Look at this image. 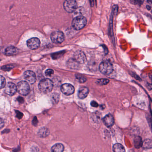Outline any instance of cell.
I'll return each instance as SVG.
<instances>
[{
    "label": "cell",
    "instance_id": "6da1fadb",
    "mask_svg": "<svg viewBox=\"0 0 152 152\" xmlns=\"http://www.w3.org/2000/svg\"><path fill=\"white\" fill-rule=\"evenodd\" d=\"M53 82L49 79H45L42 80L39 84L40 90L43 93H48L50 92L53 89Z\"/></svg>",
    "mask_w": 152,
    "mask_h": 152
},
{
    "label": "cell",
    "instance_id": "7a4b0ae2",
    "mask_svg": "<svg viewBox=\"0 0 152 152\" xmlns=\"http://www.w3.org/2000/svg\"><path fill=\"white\" fill-rule=\"evenodd\" d=\"M87 23V19L82 16H79L74 18L72 26L75 30H80L84 28Z\"/></svg>",
    "mask_w": 152,
    "mask_h": 152
},
{
    "label": "cell",
    "instance_id": "3957f363",
    "mask_svg": "<svg viewBox=\"0 0 152 152\" xmlns=\"http://www.w3.org/2000/svg\"><path fill=\"white\" fill-rule=\"evenodd\" d=\"M17 91L18 93L23 96H27L30 91V87L27 82L22 81L18 83Z\"/></svg>",
    "mask_w": 152,
    "mask_h": 152
},
{
    "label": "cell",
    "instance_id": "277c9868",
    "mask_svg": "<svg viewBox=\"0 0 152 152\" xmlns=\"http://www.w3.org/2000/svg\"><path fill=\"white\" fill-rule=\"evenodd\" d=\"M99 70L103 74L108 75L113 72V65L109 61H105L101 62L99 64Z\"/></svg>",
    "mask_w": 152,
    "mask_h": 152
},
{
    "label": "cell",
    "instance_id": "5b68a950",
    "mask_svg": "<svg viewBox=\"0 0 152 152\" xmlns=\"http://www.w3.org/2000/svg\"><path fill=\"white\" fill-rule=\"evenodd\" d=\"M76 0H66L64 3V7L66 11L69 13L74 12L77 8Z\"/></svg>",
    "mask_w": 152,
    "mask_h": 152
},
{
    "label": "cell",
    "instance_id": "8992f818",
    "mask_svg": "<svg viewBox=\"0 0 152 152\" xmlns=\"http://www.w3.org/2000/svg\"><path fill=\"white\" fill-rule=\"evenodd\" d=\"M50 38L52 42L56 44H60L64 41L65 36L62 31H56L51 34Z\"/></svg>",
    "mask_w": 152,
    "mask_h": 152
},
{
    "label": "cell",
    "instance_id": "52a82bcc",
    "mask_svg": "<svg viewBox=\"0 0 152 152\" xmlns=\"http://www.w3.org/2000/svg\"><path fill=\"white\" fill-rule=\"evenodd\" d=\"M61 90L64 95L70 96L74 93L75 88L72 84L65 83L61 86Z\"/></svg>",
    "mask_w": 152,
    "mask_h": 152
},
{
    "label": "cell",
    "instance_id": "ba28073f",
    "mask_svg": "<svg viewBox=\"0 0 152 152\" xmlns=\"http://www.w3.org/2000/svg\"><path fill=\"white\" fill-rule=\"evenodd\" d=\"M27 45L30 49H37L40 45V41L38 38H32L27 41Z\"/></svg>",
    "mask_w": 152,
    "mask_h": 152
},
{
    "label": "cell",
    "instance_id": "9c48e42d",
    "mask_svg": "<svg viewBox=\"0 0 152 152\" xmlns=\"http://www.w3.org/2000/svg\"><path fill=\"white\" fill-rule=\"evenodd\" d=\"M5 87V92L9 96H13L17 91L16 85L13 83L9 82Z\"/></svg>",
    "mask_w": 152,
    "mask_h": 152
},
{
    "label": "cell",
    "instance_id": "30bf717a",
    "mask_svg": "<svg viewBox=\"0 0 152 152\" xmlns=\"http://www.w3.org/2000/svg\"><path fill=\"white\" fill-rule=\"evenodd\" d=\"M73 58L79 64H84L87 60L85 54L80 50H78L75 53Z\"/></svg>",
    "mask_w": 152,
    "mask_h": 152
},
{
    "label": "cell",
    "instance_id": "8fae6325",
    "mask_svg": "<svg viewBox=\"0 0 152 152\" xmlns=\"http://www.w3.org/2000/svg\"><path fill=\"white\" fill-rule=\"evenodd\" d=\"M24 76L26 80L31 84H33L36 82V75L32 71H26L24 74Z\"/></svg>",
    "mask_w": 152,
    "mask_h": 152
},
{
    "label": "cell",
    "instance_id": "7c38bea8",
    "mask_svg": "<svg viewBox=\"0 0 152 152\" xmlns=\"http://www.w3.org/2000/svg\"><path fill=\"white\" fill-rule=\"evenodd\" d=\"M103 121L106 126L107 127H111L114 123V119L112 115L108 114L103 118Z\"/></svg>",
    "mask_w": 152,
    "mask_h": 152
},
{
    "label": "cell",
    "instance_id": "4fadbf2b",
    "mask_svg": "<svg viewBox=\"0 0 152 152\" xmlns=\"http://www.w3.org/2000/svg\"><path fill=\"white\" fill-rule=\"evenodd\" d=\"M89 93V90L86 87H81L78 91V97L81 99L85 98L88 96Z\"/></svg>",
    "mask_w": 152,
    "mask_h": 152
},
{
    "label": "cell",
    "instance_id": "5bb4252c",
    "mask_svg": "<svg viewBox=\"0 0 152 152\" xmlns=\"http://www.w3.org/2000/svg\"><path fill=\"white\" fill-rule=\"evenodd\" d=\"M18 52V50L15 47L10 46L8 47L5 50V55L8 56H14Z\"/></svg>",
    "mask_w": 152,
    "mask_h": 152
},
{
    "label": "cell",
    "instance_id": "9a60e30c",
    "mask_svg": "<svg viewBox=\"0 0 152 152\" xmlns=\"http://www.w3.org/2000/svg\"><path fill=\"white\" fill-rule=\"evenodd\" d=\"M64 147L61 143L55 144L51 148V151L53 152H62L64 151Z\"/></svg>",
    "mask_w": 152,
    "mask_h": 152
},
{
    "label": "cell",
    "instance_id": "2e32d148",
    "mask_svg": "<svg viewBox=\"0 0 152 152\" xmlns=\"http://www.w3.org/2000/svg\"><path fill=\"white\" fill-rule=\"evenodd\" d=\"M142 139L139 136H136L134 139V146L136 148H139L142 145Z\"/></svg>",
    "mask_w": 152,
    "mask_h": 152
},
{
    "label": "cell",
    "instance_id": "e0dca14e",
    "mask_svg": "<svg viewBox=\"0 0 152 152\" xmlns=\"http://www.w3.org/2000/svg\"><path fill=\"white\" fill-rule=\"evenodd\" d=\"M113 151L115 152H125V150L121 144L117 143L114 145L113 147Z\"/></svg>",
    "mask_w": 152,
    "mask_h": 152
},
{
    "label": "cell",
    "instance_id": "ac0fdd59",
    "mask_svg": "<svg viewBox=\"0 0 152 152\" xmlns=\"http://www.w3.org/2000/svg\"><path fill=\"white\" fill-rule=\"evenodd\" d=\"M67 64L70 68L75 69V68H77L80 64L77 63L74 58H72L68 61Z\"/></svg>",
    "mask_w": 152,
    "mask_h": 152
},
{
    "label": "cell",
    "instance_id": "d6986e66",
    "mask_svg": "<svg viewBox=\"0 0 152 152\" xmlns=\"http://www.w3.org/2000/svg\"><path fill=\"white\" fill-rule=\"evenodd\" d=\"M49 131L47 128H42L39 130V135L41 137H45L48 136L49 134Z\"/></svg>",
    "mask_w": 152,
    "mask_h": 152
},
{
    "label": "cell",
    "instance_id": "ffe728a7",
    "mask_svg": "<svg viewBox=\"0 0 152 152\" xmlns=\"http://www.w3.org/2000/svg\"><path fill=\"white\" fill-rule=\"evenodd\" d=\"M142 146L144 148H147V149H149V148H152V141L149 139H147L143 142Z\"/></svg>",
    "mask_w": 152,
    "mask_h": 152
},
{
    "label": "cell",
    "instance_id": "44dd1931",
    "mask_svg": "<svg viewBox=\"0 0 152 152\" xmlns=\"http://www.w3.org/2000/svg\"><path fill=\"white\" fill-rule=\"evenodd\" d=\"M59 100V94L57 93H54L51 96V101L53 104H56L58 103Z\"/></svg>",
    "mask_w": 152,
    "mask_h": 152
},
{
    "label": "cell",
    "instance_id": "7402d4cb",
    "mask_svg": "<svg viewBox=\"0 0 152 152\" xmlns=\"http://www.w3.org/2000/svg\"><path fill=\"white\" fill-rule=\"evenodd\" d=\"M109 80L107 79H102L98 80L96 81L97 84L100 85H106L109 83Z\"/></svg>",
    "mask_w": 152,
    "mask_h": 152
},
{
    "label": "cell",
    "instance_id": "603a6c76",
    "mask_svg": "<svg viewBox=\"0 0 152 152\" xmlns=\"http://www.w3.org/2000/svg\"><path fill=\"white\" fill-rule=\"evenodd\" d=\"M6 85V80L5 77L0 75V88H3Z\"/></svg>",
    "mask_w": 152,
    "mask_h": 152
},
{
    "label": "cell",
    "instance_id": "cb8c5ba5",
    "mask_svg": "<svg viewBox=\"0 0 152 152\" xmlns=\"http://www.w3.org/2000/svg\"><path fill=\"white\" fill-rule=\"evenodd\" d=\"M76 78L77 80H78V81L80 83H83L85 82L86 80H87V79H86L85 77L81 76V75H76Z\"/></svg>",
    "mask_w": 152,
    "mask_h": 152
},
{
    "label": "cell",
    "instance_id": "d4e9b609",
    "mask_svg": "<svg viewBox=\"0 0 152 152\" xmlns=\"http://www.w3.org/2000/svg\"><path fill=\"white\" fill-rule=\"evenodd\" d=\"M54 71L52 70V69H48V70H46V72H45V74H46L47 76H51L52 75L54 74Z\"/></svg>",
    "mask_w": 152,
    "mask_h": 152
},
{
    "label": "cell",
    "instance_id": "484cf974",
    "mask_svg": "<svg viewBox=\"0 0 152 152\" xmlns=\"http://www.w3.org/2000/svg\"><path fill=\"white\" fill-rule=\"evenodd\" d=\"M91 106L93 107H97L99 106L98 104L95 101H91Z\"/></svg>",
    "mask_w": 152,
    "mask_h": 152
},
{
    "label": "cell",
    "instance_id": "4316f807",
    "mask_svg": "<svg viewBox=\"0 0 152 152\" xmlns=\"http://www.w3.org/2000/svg\"><path fill=\"white\" fill-rule=\"evenodd\" d=\"M118 6H113V13L115 14H117V11H118Z\"/></svg>",
    "mask_w": 152,
    "mask_h": 152
},
{
    "label": "cell",
    "instance_id": "83f0119b",
    "mask_svg": "<svg viewBox=\"0 0 152 152\" xmlns=\"http://www.w3.org/2000/svg\"><path fill=\"white\" fill-rule=\"evenodd\" d=\"M4 126V121L3 119L0 118V129L3 128Z\"/></svg>",
    "mask_w": 152,
    "mask_h": 152
},
{
    "label": "cell",
    "instance_id": "f1b7e54d",
    "mask_svg": "<svg viewBox=\"0 0 152 152\" xmlns=\"http://www.w3.org/2000/svg\"><path fill=\"white\" fill-rule=\"evenodd\" d=\"M90 2L91 6V7H93L94 6V0H89Z\"/></svg>",
    "mask_w": 152,
    "mask_h": 152
},
{
    "label": "cell",
    "instance_id": "f546056e",
    "mask_svg": "<svg viewBox=\"0 0 152 152\" xmlns=\"http://www.w3.org/2000/svg\"><path fill=\"white\" fill-rule=\"evenodd\" d=\"M146 8H147V9L148 10H150L151 9V7H150V6H146Z\"/></svg>",
    "mask_w": 152,
    "mask_h": 152
},
{
    "label": "cell",
    "instance_id": "4dcf8cb0",
    "mask_svg": "<svg viewBox=\"0 0 152 152\" xmlns=\"http://www.w3.org/2000/svg\"><path fill=\"white\" fill-rule=\"evenodd\" d=\"M138 1L141 4H142V3H143V0H138Z\"/></svg>",
    "mask_w": 152,
    "mask_h": 152
},
{
    "label": "cell",
    "instance_id": "1f68e13d",
    "mask_svg": "<svg viewBox=\"0 0 152 152\" xmlns=\"http://www.w3.org/2000/svg\"><path fill=\"white\" fill-rule=\"evenodd\" d=\"M147 2H148L149 4H151L152 3V0H147Z\"/></svg>",
    "mask_w": 152,
    "mask_h": 152
},
{
    "label": "cell",
    "instance_id": "d6a6232c",
    "mask_svg": "<svg viewBox=\"0 0 152 152\" xmlns=\"http://www.w3.org/2000/svg\"><path fill=\"white\" fill-rule=\"evenodd\" d=\"M132 1H133V2H137V0H131Z\"/></svg>",
    "mask_w": 152,
    "mask_h": 152
}]
</instances>
